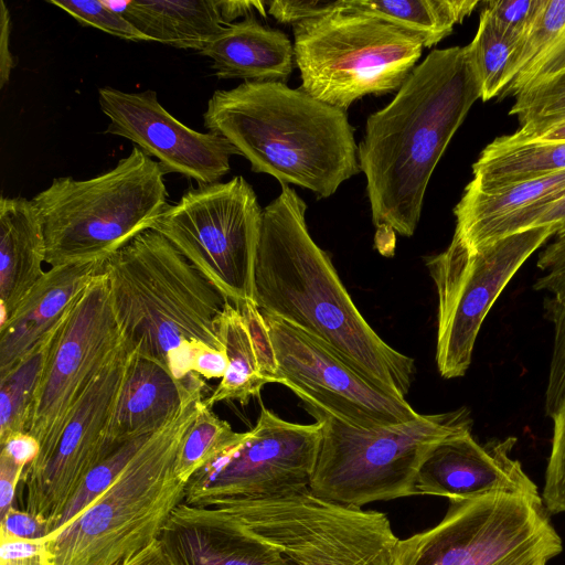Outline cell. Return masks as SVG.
Listing matches in <instances>:
<instances>
[{"label":"cell","mask_w":565,"mask_h":565,"mask_svg":"<svg viewBox=\"0 0 565 565\" xmlns=\"http://www.w3.org/2000/svg\"><path fill=\"white\" fill-rule=\"evenodd\" d=\"M277 550L292 565H396L401 539L386 514L323 499L309 488L198 507Z\"/></svg>","instance_id":"ba28073f"},{"label":"cell","mask_w":565,"mask_h":565,"mask_svg":"<svg viewBox=\"0 0 565 565\" xmlns=\"http://www.w3.org/2000/svg\"><path fill=\"white\" fill-rule=\"evenodd\" d=\"M227 366L228 358L225 350L206 348L196 355L193 372L203 379H222Z\"/></svg>","instance_id":"7dc6e473"},{"label":"cell","mask_w":565,"mask_h":565,"mask_svg":"<svg viewBox=\"0 0 565 565\" xmlns=\"http://www.w3.org/2000/svg\"><path fill=\"white\" fill-rule=\"evenodd\" d=\"M124 342L103 270L77 295L57 327L28 430L41 449L25 470L47 461L76 405Z\"/></svg>","instance_id":"7c38bea8"},{"label":"cell","mask_w":565,"mask_h":565,"mask_svg":"<svg viewBox=\"0 0 565 565\" xmlns=\"http://www.w3.org/2000/svg\"><path fill=\"white\" fill-rule=\"evenodd\" d=\"M106 259L53 266L44 273L11 317L0 324V375L7 373L63 318Z\"/></svg>","instance_id":"44dd1931"},{"label":"cell","mask_w":565,"mask_h":565,"mask_svg":"<svg viewBox=\"0 0 565 565\" xmlns=\"http://www.w3.org/2000/svg\"><path fill=\"white\" fill-rule=\"evenodd\" d=\"M520 41L521 36L482 9L477 33L466 51L478 77L483 102L505 89L509 64Z\"/></svg>","instance_id":"1f68e13d"},{"label":"cell","mask_w":565,"mask_h":565,"mask_svg":"<svg viewBox=\"0 0 565 565\" xmlns=\"http://www.w3.org/2000/svg\"><path fill=\"white\" fill-rule=\"evenodd\" d=\"M262 315L276 354L278 384L290 388L307 411H322L367 429L420 416L405 398L377 387L307 332L276 316Z\"/></svg>","instance_id":"9a60e30c"},{"label":"cell","mask_w":565,"mask_h":565,"mask_svg":"<svg viewBox=\"0 0 565 565\" xmlns=\"http://www.w3.org/2000/svg\"><path fill=\"white\" fill-rule=\"evenodd\" d=\"M473 0H348V9L367 13L419 35L425 47L448 36L478 6Z\"/></svg>","instance_id":"83f0119b"},{"label":"cell","mask_w":565,"mask_h":565,"mask_svg":"<svg viewBox=\"0 0 565 565\" xmlns=\"http://www.w3.org/2000/svg\"><path fill=\"white\" fill-rule=\"evenodd\" d=\"M130 358L131 349L124 342L76 405L47 461L23 472L25 511L47 522L49 535L88 473L111 454L106 429Z\"/></svg>","instance_id":"2e32d148"},{"label":"cell","mask_w":565,"mask_h":565,"mask_svg":"<svg viewBox=\"0 0 565 565\" xmlns=\"http://www.w3.org/2000/svg\"><path fill=\"white\" fill-rule=\"evenodd\" d=\"M195 391L154 431L107 489L63 530L45 537L50 565H126L158 541L185 483L174 472L182 441L203 399Z\"/></svg>","instance_id":"5b68a950"},{"label":"cell","mask_w":565,"mask_h":565,"mask_svg":"<svg viewBox=\"0 0 565 565\" xmlns=\"http://www.w3.org/2000/svg\"><path fill=\"white\" fill-rule=\"evenodd\" d=\"M537 227L548 228L553 235L565 232V190L551 200L492 221L463 238L457 237L469 248H476L508 235Z\"/></svg>","instance_id":"e575fe53"},{"label":"cell","mask_w":565,"mask_h":565,"mask_svg":"<svg viewBox=\"0 0 565 565\" xmlns=\"http://www.w3.org/2000/svg\"><path fill=\"white\" fill-rule=\"evenodd\" d=\"M244 435L245 433L234 431L203 398L179 449L174 463L177 477L186 484L199 470L238 443Z\"/></svg>","instance_id":"d6a6232c"},{"label":"cell","mask_w":565,"mask_h":565,"mask_svg":"<svg viewBox=\"0 0 565 565\" xmlns=\"http://www.w3.org/2000/svg\"><path fill=\"white\" fill-rule=\"evenodd\" d=\"M46 554L42 540H7L0 544V563L22 562Z\"/></svg>","instance_id":"f6af8a7d"},{"label":"cell","mask_w":565,"mask_h":565,"mask_svg":"<svg viewBox=\"0 0 565 565\" xmlns=\"http://www.w3.org/2000/svg\"><path fill=\"white\" fill-rule=\"evenodd\" d=\"M250 335L262 376L268 383H278L277 361L266 321L255 300L248 299L235 307Z\"/></svg>","instance_id":"f35d334b"},{"label":"cell","mask_w":565,"mask_h":565,"mask_svg":"<svg viewBox=\"0 0 565 565\" xmlns=\"http://www.w3.org/2000/svg\"><path fill=\"white\" fill-rule=\"evenodd\" d=\"M537 267L543 274L533 288L547 292L543 302L544 316L554 328L545 404L551 417L565 391V232L556 235V239L541 252Z\"/></svg>","instance_id":"f1b7e54d"},{"label":"cell","mask_w":565,"mask_h":565,"mask_svg":"<svg viewBox=\"0 0 565 565\" xmlns=\"http://www.w3.org/2000/svg\"><path fill=\"white\" fill-rule=\"evenodd\" d=\"M268 13L281 23H299L335 11L348 10V0H276L269 1Z\"/></svg>","instance_id":"ab89813d"},{"label":"cell","mask_w":565,"mask_h":565,"mask_svg":"<svg viewBox=\"0 0 565 565\" xmlns=\"http://www.w3.org/2000/svg\"><path fill=\"white\" fill-rule=\"evenodd\" d=\"M98 103L109 119L105 134L130 140L167 173H180L198 185L220 182L231 169V156L239 154L225 138L179 121L152 89L127 93L105 86L98 89Z\"/></svg>","instance_id":"e0dca14e"},{"label":"cell","mask_w":565,"mask_h":565,"mask_svg":"<svg viewBox=\"0 0 565 565\" xmlns=\"http://www.w3.org/2000/svg\"><path fill=\"white\" fill-rule=\"evenodd\" d=\"M510 110L516 116L518 138L533 139L565 122V67L533 83L514 96Z\"/></svg>","instance_id":"836d02e7"},{"label":"cell","mask_w":565,"mask_h":565,"mask_svg":"<svg viewBox=\"0 0 565 565\" xmlns=\"http://www.w3.org/2000/svg\"><path fill=\"white\" fill-rule=\"evenodd\" d=\"M565 67V0H542L509 64L503 95H513Z\"/></svg>","instance_id":"4316f807"},{"label":"cell","mask_w":565,"mask_h":565,"mask_svg":"<svg viewBox=\"0 0 565 565\" xmlns=\"http://www.w3.org/2000/svg\"><path fill=\"white\" fill-rule=\"evenodd\" d=\"M47 2L67 12L83 26L95 28L122 40L150 41L122 13L110 9L104 1L50 0Z\"/></svg>","instance_id":"74e56055"},{"label":"cell","mask_w":565,"mask_h":565,"mask_svg":"<svg viewBox=\"0 0 565 565\" xmlns=\"http://www.w3.org/2000/svg\"><path fill=\"white\" fill-rule=\"evenodd\" d=\"M25 468L15 463L8 456L0 454V515L12 507L15 488L21 481Z\"/></svg>","instance_id":"ee69618b"},{"label":"cell","mask_w":565,"mask_h":565,"mask_svg":"<svg viewBox=\"0 0 565 565\" xmlns=\"http://www.w3.org/2000/svg\"><path fill=\"white\" fill-rule=\"evenodd\" d=\"M561 541L541 495L490 493L449 500L438 524L401 540L396 565H495Z\"/></svg>","instance_id":"4fadbf2b"},{"label":"cell","mask_w":565,"mask_h":565,"mask_svg":"<svg viewBox=\"0 0 565 565\" xmlns=\"http://www.w3.org/2000/svg\"><path fill=\"white\" fill-rule=\"evenodd\" d=\"M49 535L46 521L20 511L13 505L1 516L0 541L7 540H43Z\"/></svg>","instance_id":"b9f144b4"},{"label":"cell","mask_w":565,"mask_h":565,"mask_svg":"<svg viewBox=\"0 0 565 565\" xmlns=\"http://www.w3.org/2000/svg\"><path fill=\"white\" fill-rule=\"evenodd\" d=\"M104 273L125 342L177 380L194 374L202 350H225L217 321L228 300L158 232L137 235Z\"/></svg>","instance_id":"277c9868"},{"label":"cell","mask_w":565,"mask_h":565,"mask_svg":"<svg viewBox=\"0 0 565 565\" xmlns=\"http://www.w3.org/2000/svg\"><path fill=\"white\" fill-rule=\"evenodd\" d=\"M228 366L213 393L204 398L209 406L224 401L247 405L268 382L262 376L247 327L238 310L226 301L217 321Z\"/></svg>","instance_id":"f546056e"},{"label":"cell","mask_w":565,"mask_h":565,"mask_svg":"<svg viewBox=\"0 0 565 565\" xmlns=\"http://www.w3.org/2000/svg\"><path fill=\"white\" fill-rule=\"evenodd\" d=\"M320 440L319 422H287L262 406L255 426L189 480L182 503L204 507L309 488Z\"/></svg>","instance_id":"5bb4252c"},{"label":"cell","mask_w":565,"mask_h":565,"mask_svg":"<svg viewBox=\"0 0 565 565\" xmlns=\"http://www.w3.org/2000/svg\"><path fill=\"white\" fill-rule=\"evenodd\" d=\"M564 190L565 171L491 188L469 182L454 209L455 235L463 238L492 221L551 200Z\"/></svg>","instance_id":"484cf974"},{"label":"cell","mask_w":565,"mask_h":565,"mask_svg":"<svg viewBox=\"0 0 565 565\" xmlns=\"http://www.w3.org/2000/svg\"><path fill=\"white\" fill-rule=\"evenodd\" d=\"M533 139H544V140H564L565 141V122H562L557 126H554L546 131H544L541 136Z\"/></svg>","instance_id":"f907efd6"},{"label":"cell","mask_w":565,"mask_h":565,"mask_svg":"<svg viewBox=\"0 0 565 565\" xmlns=\"http://www.w3.org/2000/svg\"><path fill=\"white\" fill-rule=\"evenodd\" d=\"M479 98L466 46H452L431 51L392 102L369 116L358 160L374 225L414 234L430 177Z\"/></svg>","instance_id":"7a4b0ae2"},{"label":"cell","mask_w":565,"mask_h":565,"mask_svg":"<svg viewBox=\"0 0 565 565\" xmlns=\"http://www.w3.org/2000/svg\"><path fill=\"white\" fill-rule=\"evenodd\" d=\"M292 33L300 88L344 111L398 90L425 47L419 35L350 9L292 24Z\"/></svg>","instance_id":"9c48e42d"},{"label":"cell","mask_w":565,"mask_h":565,"mask_svg":"<svg viewBox=\"0 0 565 565\" xmlns=\"http://www.w3.org/2000/svg\"><path fill=\"white\" fill-rule=\"evenodd\" d=\"M158 541L172 565H292L239 526L182 502Z\"/></svg>","instance_id":"d6986e66"},{"label":"cell","mask_w":565,"mask_h":565,"mask_svg":"<svg viewBox=\"0 0 565 565\" xmlns=\"http://www.w3.org/2000/svg\"><path fill=\"white\" fill-rule=\"evenodd\" d=\"M263 210L255 265V301L334 351L381 390L405 398L414 360L388 345L366 322L329 256L306 224L305 201L288 184Z\"/></svg>","instance_id":"6da1fadb"},{"label":"cell","mask_w":565,"mask_h":565,"mask_svg":"<svg viewBox=\"0 0 565 565\" xmlns=\"http://www.w3.org/2000/svg\"><path fill=\"white\" fill-rule=\"evenodd\" d=\"M45 241L32 200L0 198V324L44 275Z\"/></svg>","instance_id":"603a6c76"},{"label":"cell","mask_w":565,"mask_h":565,"mask_svg":"<svg viewBox=\"0 0 565 565\" xmlns=\"http://www.w3.org/2000/svg\"><path fill=\"white\" fill-rule=\"evenodd\" d=\"M541 2L542 0H492L484 2L483 9L522 40L532 26Z\"/></svg>","instance_id":"60d3db41"},{"label":"cell","mask_w":565,"mask_h":565,"mask_svg":"<svg viewBox=\"0 0 565 565\" xmlns=\"http://www.w3.org/2000/svg\"><path fill=\"white\" fill-rule=\"evenodd\" d=\"M216 1L224 25L231 24L236 18L252 15L254 9L266 15L265 7L268 3L266 1Z\"/></svg>","instance_id":"c3c4849f"},{"label":"cell","mask_w":565,"mask_h":565,"mask_svg":"<svg viewBox=\"0 0 565 565\" xmlns=\"http://www.w3.org/2000/svg\"><path fill=\"white\" fill-rule=\"evenodd\" d=\"M204 386L203 377L196 373L177 380L163 364L131 349L127 375L106 429L108 450L113 452L132 438L158 430Z\"/></svg>","instance_id":"ffe728a7"},{"label":"cell","mask_w":565,"mask_h":565,"mask_svg":"<svg viewBox=\"0 0 565 565\" xmlns=\"http://www.w3.org/2000/svg\"><path fill=\"white\" fill-rule=\"evenodd\" d=\"M10 12L3 1H0V88L9 82L11 72L17 65L15 57L10 51L11 34Z\"/></svg>","instance_id":"bcb514c9"},{"label":"cell","mask_w":565,"mask_h":565,"mask_svg":"<svg viewBox=\"0 0 565 565\" xmlns=\"http://www.w3.org/2000/svg\"><path fill=\"white\" fill-rule=\"evenodd\" d=\"M199 54L212 60L218 79L244 82H281L296 62L288 36L263 25L254 14L226 25Z\"/></svg>","instance_id":"7402d4cb"},{"label":"cell","mask_w":565,"mask_h":565,"mask_svg":"<svg viewBox=\"0 0 565 565\" xmlns=\"http://www.w3.org/2000/svg\"><path fill=\"white\" fill-rule=\"evenodd\" d=\"M40 449L39 440L29 431L13 434L1 444V454L25 469L36 459Z\"/></svg>","instance_id":"7bdbcfd3"},{"label":"cell","mask_w":565,"mask_h":565,"mask_svg":"<svg viewBox=\"0 0 565 565\" xmlns=\"http://www.w3.org/2000/svg\"><path fill=\"white\" fill-rule=\"evenodd\" d=\"M565 171V141L522 139L507 135L494 139L472 164L471 183L499 186Z\"/></svg>","instance_id":"d4e9b609"},{"label":"cell","mask_w":565,"mask_h":565,"mask_svg":"<svg viewBox=\"0 0 565 565\" xmlns=\"http://www.w3.org/2000/svg\"><path fill=\"white\" fill-rule=\"evenodd\" d=\"M263 210L236 175L200 184L169 204L151 230L166 237L234 307L255 300Z\"/></svg>","instance_id":"30bf717a"},{"label":"cell","mask_w":565,"mask_h":565,"mask_svg":"<svg viewBox=\"0 0 565 565\" xmlns=\"http://www.w3.org/2000/svg\"><path fill=\"white\" fill-rule=\"evenodd\" d=\"M308 412L321 424L309 489L323 499L359 508L417 494V475L430 451L472 428L466 407L373 429L322 411Z\"/></svg>","instance_id":"52a82bcc"},{"label":"cell","mask_w":565,"mask_h":565,"mask_svg":"<svg viewBox=\"0 0 565 565\" xmlns=\"http://www.w3.org/2000/svg\"><path fill=\"white\" fill-rule=\"evenodd\" d=\"M153 433L124 443L98 463L72 497L51 534L63 530L102 494Z\"/></svg>","instance_id":"d590c367"},{"label":"cell","mask_w":565,"mask_h":565,"mask_svg":"<svg viewBox=\"0 0 565 565\" xmlns=\"http://www.w3.org/2000/svg\"><path fill=\"white\" fill-rule=\"evenodd\" d=\"M126 565H172L164 555L159 541L154 542Z\"/></svg>","instance_id":"681fc988"},{"label":"cell","mask_w":565,"mask_h":565,"mask_svg":"<svg viewBox=\"0 0 565 565\" xmlns=\"http://www.w3.org/2000/svg\"><path fill=\"white\" fill-rule=\"evenodd\" d=\"M518 439L479 443L471 431L440 441L423 462L416 479L417 494L448 500L490 493L541 495L522 463L511 456Z\"/></svg>","instance_id":"ac0fdd59"},{"label":"cell","mask_w":565,"mask_h":565,"mask_svg":"<svg viewBox=\"0 0 565 565\" xmlns=\"http://www.w3.org/2000/svg\"><path fill=\"white\" fill-rule=\"evenodd\" d=\"M551 418V451L541 497L550 514H558L565 513V391Z\"/></svg>","instance_id":"8d00e7d4"},{"label":"cell","mask_w":565,"mask_h":565,"mask_svg":"<svg viewBox=\"0 0 565 565\" xmlns=\"http://www.w3.org/2000/svg\"><path fill=\"white\" fill-rule=\"evenodd\" d=\"M553 233L519 232L469 248L457 236L426 262L438 295L436 363L444 379L461 377L489 310L505 286Z\"/></svg>","instance_id":"8fae6325"},{"label":"cell","mask_w":565,"mask_h":565,"mask_svg":"<svg viewBox=\"0 0 565 565\" xmlns=\"http://www.w3.org/2000/svg\"><path fill=\"white\" fill-rule=\"evenodd\" d=\"M547 563H548L547 561H544V562L540 563L539 565H547Z\"/></svg>","instance_id":"816d5d0a"},{"label":"cell","mask_w":565,"mask_h":565,"mask_svg":"<svg viewBox=\"0 0 565 565\" xmlns=\"http://www.w3.org/2000/svg\"><path fill=\"white\" fill-rule=\"evenodd\" d=\"M204 127L225 138L257 173L329 198L361 172L347 111L284 82H243L218 89Z\"/></svg>","instance_id":"3957f363"},{"label":"cell","mask_w":565,"mask_h":565,"mask_svg":"<svg viewBox=\"0 0 565 565\" xmlns=\"http://www.w3.org/2000/svg\"><path fill=\"white\" fill-rule=\"evenodd\" d=\"M121 13L150 41L198 53L226 26L216 0H131Z\"/></svg>","instance_id":"cb8c5ba5"},{"label":"cell","mask_w":565,"mask_h":565,"mask_svg":"<svg viewBox=\"0 0 565 565\" xmlns=\"http://www.w3.org/2000/svg\"><path fill=\"white\" fill-rule=\"evenodd\" d=\"M166 174L135 146L102 174L55 178L32 199L43 228L45 263L53 267L107 259L151 230L169 205Z\"/></svg>","instance_id":"8992f818"},{"label":"cell","mask_w":565,"mask_h":565,"mask_svg":"<svg viewBox=\"0 0 565 565\" xmlns=\"http://www.w3.org/2000/svg\"><path fill=\"white\" fill-rule=\"evenodd\" d=\"M60 322L22 360L0 375V445L11 435L29 430L34 401Z\"/></svg>","instance_id":"4dcf8cb0"}]
</instances>
